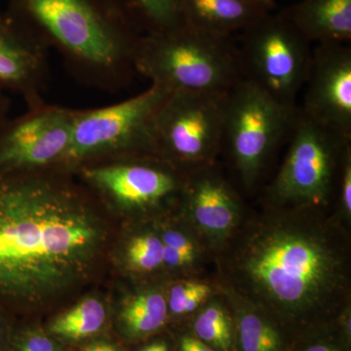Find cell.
Listing matches in <instances>:
<instances>
[{
    "label": "cell",
    "mask_w": 351,
    "mask_h": 351,
    "mask_svg": "<svg viewBox=\"0 0 351 351\" xmlns=\"http://www.w3.org/2000/svg\"><path fill=\"white\" fill-rule=\"evenodd\" d=\"M99 218L71 171L0 170V299L40 302L80 283L104 243Z\"/></svg>",
    "instance_id": "6da1fadb"
},
{
    "label": "cell",
    "mask_w": 351,
    "mask_h": 351,
    "mask_svg": "<svg viewBox=\"0 0 351 351\" xmlns=\"http://www.w3.org/2000/svg\"><path fill=\"white\" fill-rule=\"evenodd\" d=\"M319 209L271 206L226 239L228 293L292 318L325 313L350 295L348 243Z\"/></svg>",
    "instance_id": "7a4b0ae2"
},
{
    "label": "cell",
    "mask_w": 351,
    "mask_h": 351,
    "mask_svg": "<svg viewBox=\"0 0 351 351\" xmlns=\"http://www.w3.org/2000/svg\"><path fill=\"white\" fill-rule=\"evenodd\" d=\"M7 17L87 86L117 91L136 71L141 36L101 0H11Z\"/></svg>",
    "instance_id": "3957f363"
},
{
    "label": "cell",
    "mask_w": 351,
    "mask_h": 351,
    "mask_svg": "<svg viewBox=\"0 0 351 351\" xmlns=\"http://www.w3.org/2000/svg\"><path fill=\"white\" fill-rule=\"evenodd\" d=\"M135 71L168 93L228 94L244 78L230 38L182 24L138 38Z\"/></svg>",
    "instance_id": "277c9868"
},
{
    "label": "cell",
    "mask_w": 351,
    "mask_h": 351,
    "mask_svg": "<svg viewBox=\"0 0 351 351\" xmlns=\"http://www.w3.org/2000/svg\"><path fill=\"white\" fill-rule=\"evenodd\" d=\"M168 94L152 84L137 96L115 105L75 110L71 144L62 168L71 171L95 161L157 156L156 115Z\"/></svg>",
    "instance_id": "5b68a950"
},
{
    "label": "cell",
    "mask_w": 351,
    "mask_h": 351,
    "mask_svg": "<svg viewBox=\"0 0 351 351\" xmlns=\"http://www.w3.org/2000/svg\"><path fill=\"white\" fill-rule=\"evenodd\" d=\"M282 167L269 186V205L320 209L331 197L350 136L332 130L298 110Z\"/></svg>",
    "instance_id": "8992f818"
},
{
    "label": "cell",
    "mask_w": 351,
    "mask_h": 351,
    "mask_svg": "<svg viewBox=\"0 0 351 351\" xmlns=\"http://www.w3.org/2000/svg\"><path fill=\"white\" fill-rule=\"evenodd\" d=\"M297 112L246 78L230 90L221 149L228 152L245 188L255 186L269 156L290 133Z\"/></svg>",
    "instance_id": "52a82bcc"
},
{
    "label": "cell",
    "mask_w": 351,
    "mask_h": 351,
    "mask_svg": "<svg viewBox=\"0 0 351 351\" xmlns=\"http://www.w3.org/2000/svg\"><path fill=\"white\" fill-rule=\"evenodd\" d=\"M239 50L244 78L295 108V97L308 78L313 51L294 25L281 13L265 14L243 32Z\"/></svg>",
    "instance_id": "ba28073f"
},
{
    "label": "cell",
    "mask_w": 351,
    "mask_h": 351,
    "mask_svg": "<svg viewBox=\"0 0 351 351\" xmlns=\"http://www.w3.org/2000/svg\"><path fill=\"white\" fill-rule=\"evenodd\" d=\"M228 93L168 94L156 115L157 156L186 174L213 164L221 151Z\"/></svg>",
    "instance_id": "9c48e42d"
},
{
    "label": "cell",
    "mask_w": 351,
    "mask_h": 351,
    "mask_svg": "<svg viewBox=\"0 0 351 351\" xmlns=\"http://www.w3.org/2000/svg\"><path fill=\"white\" fill-rule=\"evenodd\" d=\"M103 197L125 209H149L182 193L186 174L154 154L82 164L75 169Z\"/></svg>",
    "instance_id": "30bf717a"
},
{
    "label": "cell",
    "mask_w": 351,
    "mask_h": 351,
    "mask_svg": "<svg viewBox=\"0 0 351 351\" xmlns=\"http://www.w3.org/2000/svg\"><path fill=\"white\" fill-rule=\"evenodd\" d=\"M75 110L43 105L0 129V170L62 168L71 144Z\"/></svg>",
    "instance_id": "8fae6325"
},
{
    "label": "cell",
    "mask_w": 351,
    "mask_h": 351,
    "mask_svg": "<svg viewBox=\"0 0 351 351\" xmlns=\"http://www.w3.org/2000/svg\"><path fill=\"white\" fill-rule=\"evenodd\" d=\"M301 112L306 117L351 137V48L318 44L313 52Z\"/></svg>",
    "instance_id": "7c38bea8"
},
{
    "label": "cell",
    "mask_w": 351,
    "mask_h": 351,
    "mask_svg": "<svg viewBox=\"0 0 351 351\" xmlns=\"http://www.w3.org/2000/svg\"><path fill=\"white\" fill-rule=\"evenodd\" d=\"M47 50L0 14V90L19 94L29 110L45 105Z\"/></svg>",
    "instance_id": "4fadbf2b"
},
{
    "label": "cell",
    "mask_w": 351,
    "mask_h": 351,
    "mask_svg": "<svg viewBox=\"0 0 351 351\" xmlns=\"http://www.w3.org/2000/svg\"><path fill=\"white\" fill-rule=\"evenodd\" d=\"M182 195L195 225L209 239L226 240L239 226L237 196L212 164L186 174Z\"/></svg>",
    "instance_id": "5bb4252c"
},
{
    "label": "cell",
    "mask_w": 351,
    "mask_h": 351,
    "mask_svg": "<svg viewBox=\"0 0 351 351\" xmlns=\"http://www.w3.org/2000/svg\"><path fill=\"white\" fill-rule=\"evenodd\" d=\"M281 14L309 43L350 41L351 0H304Z\"/></svg>",
    "instance_id": "9a60e30c"
},
{
    "label": "cell",
    "mask_w": 351,
    "mask_h": 351,
    "mask_svg": "<svg viewBox=\"0 0 351 351\" xmlns=\"http://www.w3.org/2000/svg\"><path fill=\"white\" fill-rule=\"evenodd\" d=\"M182 21L199 31L230 38L246 31L265 14L248 0H179Z\"/></svg>",
    "instance_id": "2e32d148"
},
{
    "label": "cell",
    "mask_w": 351,
    "mask_h": 351,
    "mask_svg": "<svg viewBox=\"0 0 351 351\" xmlns=\"http://www.w3.org/2000/svg\"><path fill=\"white\" fill-rule=\"evenodd\" d=\"M133 27L134 23L145 34L171 31L182 24L179 0H101Z\"/></svg>",
    "instance_id": "e0dca14e"
},
{
    "label": "cell",
    "mask_w": 351,
    "mask_h": 351,
    "mask_svg": "<svg viewBox=\"0 0 351 351\" xmlns=\"http://www.w3.org/2000/svg\"><path fill=\"white\" fill-rule=\"evenodd\" d=\"M167 300L162 293L147 290L124 304L120 319L130 336L142 337L160 329L167 319Z\"/></svg>",
    "instance_id": "ac0fdd59"
},
{
    "label": "cell",
    "mask_w": 351,
    "mask_h": 351,
    "mask_svg": "<svg viewBox=\"0 0 351 351\" xmlns=\"http://www.w3.org/2000/svg\"><path fill=\"white\" fill-rule=\"evenodd\" d=\"M106 309L94 298L83 300L51 324L50 331L68 339H82L95 334L103 327Z\"/></svg>",
    "instance_id": "d6986e66"
},
{
    "label": "cell",
    "mask_w": 351,
    "mask_h": 351,
    "mask_svg": "<svg viewBox=\"0 0 351 351\" xmlns=\"http://www.w3.org/2000/svg\"><path fill=\"white\" fill-rule=\"evenodd\" d=\"M242 351H281L282 341L276 328L253 311H242L239 320Z\"/></svg>",
    "instance_id": "ffe728a7"
},
{
    "label": "cell",
    "mask_w": 351,
    "mask_h": 351,
    "mask_svg": "<svg viewBox=\"0 0 351 351\" xmlns=\"http://www.w3.org/2000/svg\"><path fill=\"white\" fill-rule=\"evenodd\" d=\"M197 338L221 351H230L232 346V327L225 309L218 304L207 306L195 322Z\"/></svg>",
    "instance_id": "44dd1931"
},
{
    "label": "cell",
    "mask_w": 351,
    "mask_h": 351,
    "mask_svg": "<svg viewBox=\"0 0 351 351\" xmlns=\"http://www.w3.org/2000/svg\"><path fill=\"white\" fill-rule=\"evenodd\" d=\"M163 243L160 237L145 233L133 237L126 251L129 267L135 271L152 272L164 265Z\"/></svg>",
    "instance_id": "7402d4cb"
},
{
    "label": "cell",
    "mask_w": 351,
    "mask_h": 351,
    "mask_svg": "<svg viewBox=\"0 0 351 351\" xmlns=\"http://www.w3.org/2000/svg\"><path fill=\"white\" fill-rule=\"evenodd\" d=\"M164 265L170 267H189L198 257L195 242L189 235L176 230H165L161 234Z\"/></svg>",
    "instance_id": "603a6c76"
},
{
    "label": "cell",
    "mask_w": 351,
    "mask_h": 351,
    "mask_svg": "<svg viewBox=\"0 0 351 351\" xmlns=\"http://www.w3.org/2000/svg\"><path fill=\"white\" fill-rule=\"evenodd\" d=\"M208 284L188 281L177 284L171 289L168 297V309L176 315H182L195 311L211 295Z\"/></svg>",
    "instance_id": "cb8c5ba5"
},
{
    "label": "cell",
    "mask_w": 351,
    "mask_h": 351,
    "mask_svg": "<svg viewBox=\"0 0 351 351\" xmlns=\"http://www.w3.org/2000/svg\"><path fill=\"white\" fill-rule=\"evenodd\" d=\"M18 351H57L54 343L43 335H32L23 341Z\"/></svg>",
    "instance_id": "d4e9b609"
},
{
    "label": "cell",
    "mask_w": 351,
    "mask_h": 351,
    "mask_svg": "<svg viewBox=\"0 0 351 351\" xmlns=\"http://www.w3.org/2000/svg\"><path fill=\"white\" fill-rule=\"evenodd\" d=\"M181 351H216L199 339L184 337L181 341Z\"/></svg>",
    "instance_id": "484cf974"
},
{
    "label": "cell",
    "mask_w": 351,
    "mask_h": 351,
    "mask_svg": "<svg viewBox=\"0 0 351 351\" xmlns=\"http://www.w3.org/2000/svg\"><path fill=\"white\" fill-rule=\"evenodd\" d=\"M9 112H10V100L7 97L6 92L0 90V129L9 119Z\"/></svg>",
    "instance_id": "4316f807"
},
{
    "label": "cell",
    "mask_w": 351,
    "mask_h": 351,
    "mask_svg": "<svg viewBox=\"0 0 351 351\" xmlns=\"http://www.w3.org/2000/svg\"><path fill=\"white\" fill-rule=\"evenodd\" d=\"M251 3L255 4L261 8L263 9V10L267 11V12H270V11L276 9V4L274 2V0H248Z\"/></svg>",
    "instance_id": "83f0119b"
},
{
    "label": "cell",
    "mask_w": 351,
    "mask_h": 351,
    "mask_svg": "<svg viewBox=\"0 0 351 351\" xmlns=\"http://www.w3.org/2000/svg\"><path fill=\"white\" fill-rule=\"evenodd\" d=\"M84 351H119L112 345L106 343H97L88 346Z\"/></svg>",
    "instance_id": "f1b7e54d"
},
{
    "label": "cell",
    "mask_w": 351,
    "mask_h": 351,
    "mask_svg": "<svg viewBox=\"0 0 351 351\" xmlns=\"http://www.w3.org/2000/svg\"><path fill=\"white\" fill-rule=\"evenodd\" d=\"M304 351H339L337 348L332 346L323 345V343H318V345H313L307 348Z\"/></svg>",
    "instance_id": "f546056e"
},
{
    "label": "cell",
    "mask_w": 351,
    "mask_h": 351,
    "mask_svg": "<svg viewBox=\"0 0 351 351\" xmlns=\"http://www.w3.org/2000/svg\"><path fill=\"white\" fill-rule=\"evenodd\" d=\"M142 351H169L168 350L167 346L163 343H156L152 345L147 346Z\"/></svg>",
    "instance_id": "4dcf8cb0"
}]
</instances>
